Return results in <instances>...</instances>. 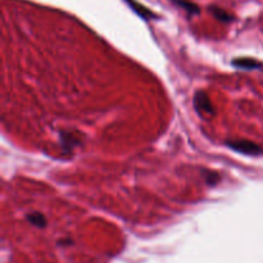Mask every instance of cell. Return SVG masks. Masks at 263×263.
Returning a JSON list of instances; mask_svg holds the SVG:
<instances>
[{
    "label": "cell",
    "mask_w": 263,
    "mask_h": 263,
    "mask_svg": "<svg viewBox=\"0 0 263 263\" xmlns=\"http://www.w3.org/2000/svg\"><path fill=\"white\" fill-rule=\"evenodd\" d=\"M174 3L185 9L189 14H199V13H201V8H199L197 4L186 1V0H174Z\"/></svg>",
    "instance_id": "7"
},
{
    "label": "cell",
    "mask_w": 263,
    "mask_h": 263,
    "mask_svg": "<svg viewBox=\"0 0 263 263\" xmlns=\"http://www.w3.org/2000/svg\"><path fill=\"white\" fill-rule=\"evenodd\" d=\"M26 219H27V221L32 225V226H35V228H39V229H44L45 226H46V224H48V220H46V217H45V216L40 212L28 213V215L26 216Z\"/></svg>",
    "instance_id": "3"
},
{
    "label": "cell",
    "mask_w": 263,
    "mask_h": 263,
    "mask_svg": "<svg viewBox=\"0 0 263 263\" xmlns=\"http://www.w3.org/2000/svg\"><path fill=\"white\" fill-rule=\"evenodd\" d=\"M210 10H211V13H212V14L221 22H226V23H229V22H233L234 19H235L233 14L226 12L225 9L219 8V6H211Z\"/></svg>",
    "instance_id": "6"
},
{
    "label": "cell",
    "mask_w": 263,
    "mask_h": 263,
    "mask_svg": "<svg viewBox=\"0 0 263 263\" xmlns=\"http://www.w3.org/2000/svg\"><path fill=\"white\" fill-rule=\"evenodd\" d=\"M233 64L235 67H239V68L243 69H252L261 67V63L257 62L256 59H252V58H239V59H234Z\"/></svg>",
    "instance_id": "5"
},
{
    "label": "cell",
    "mask_w": 263,
    "mask_h": 263,
    "mask_svg": "<svg viewBox=\"0 0 263 263\" xmlns=\"http://www.w3.org/2000/svg\"><path fill=\"white\" fill-rule=\"evenodd\" d=\"M206 180L208 185H217V183L221 180V177H220V175L217 172H211V174L207 175Z\"/></svg>",
    "instance_id": "8"
},
{
    "label": "cell",
    "mask_w": 263,
    "mask_h": 263,
    "mask_svg": "<svg viewBox=\"0 0 263 263\" xmlns=\"http://www.w3.org/2000/svg\"><path fill=\"white\" fill-rule=\"evenodd\" d=\"M127 1V4H129L130 6H131L132 9H134L135 12L138 13L140 17L145 18V19H149V18H153L154 17V14H153L152 12H150L149 9L145 8L144 5H141V4H139L136 0H126Z\"/></svg>",
    "instance_id": "4"
},
{
    "label": "cell",
    "mask_w": 263,
    "mask_h": 263,
    "mask_svg": "<svg viewBox=\"0 0 263 263\" xmlns=\"http://www.w3.org/2000/svg\"><path fill=\"white\" fill-rule=\"evenodd\" d=\"M194 107L199 113L213 114V107L211 100L204 91H198L194 95Z\"/></svg>",
    "instance_id": "2"
},
{
    "label": "cell",
    "mask_w": 263,
    "mask_h": 263,
    "mask_svg": "<svg viewBox=\"0 0 263 263\" xmlns=\"http://www.w3.org/2000/svg\"><path fill=\"white\" fill-rule=\"evenodd\" d=\"M226 145L230 149L242 153V154H247V156H262L263 154V148H261L258 144L249 140H240V139L228 140Z\"/></svg>",
    "instance_id": "1"
}]
</instances>
